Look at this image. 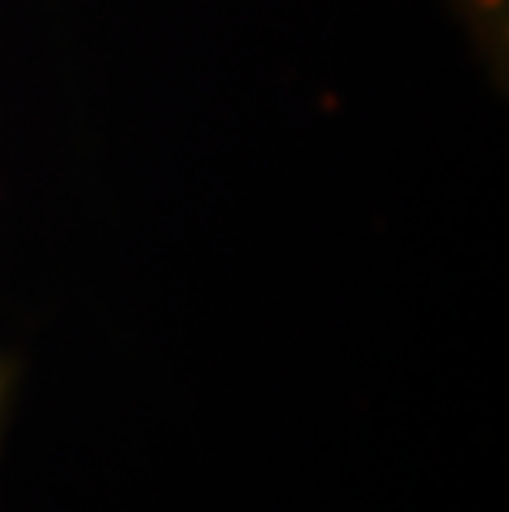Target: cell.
<instances>
[{"mask_svg": "<svg viewBox=\"0 0 509 512\" xmlns=\"http://www.w3.org/2000/svg\"><path fill=\"white\" fill-rule=\"evenodd\" d=\"M10 387H14V367L0 357V427H4V413L10 403Z\"/></svg>", "mask_w": 509, "mask_h": 512, "instance_id": "1", "label": "cell"}]
</instances>
